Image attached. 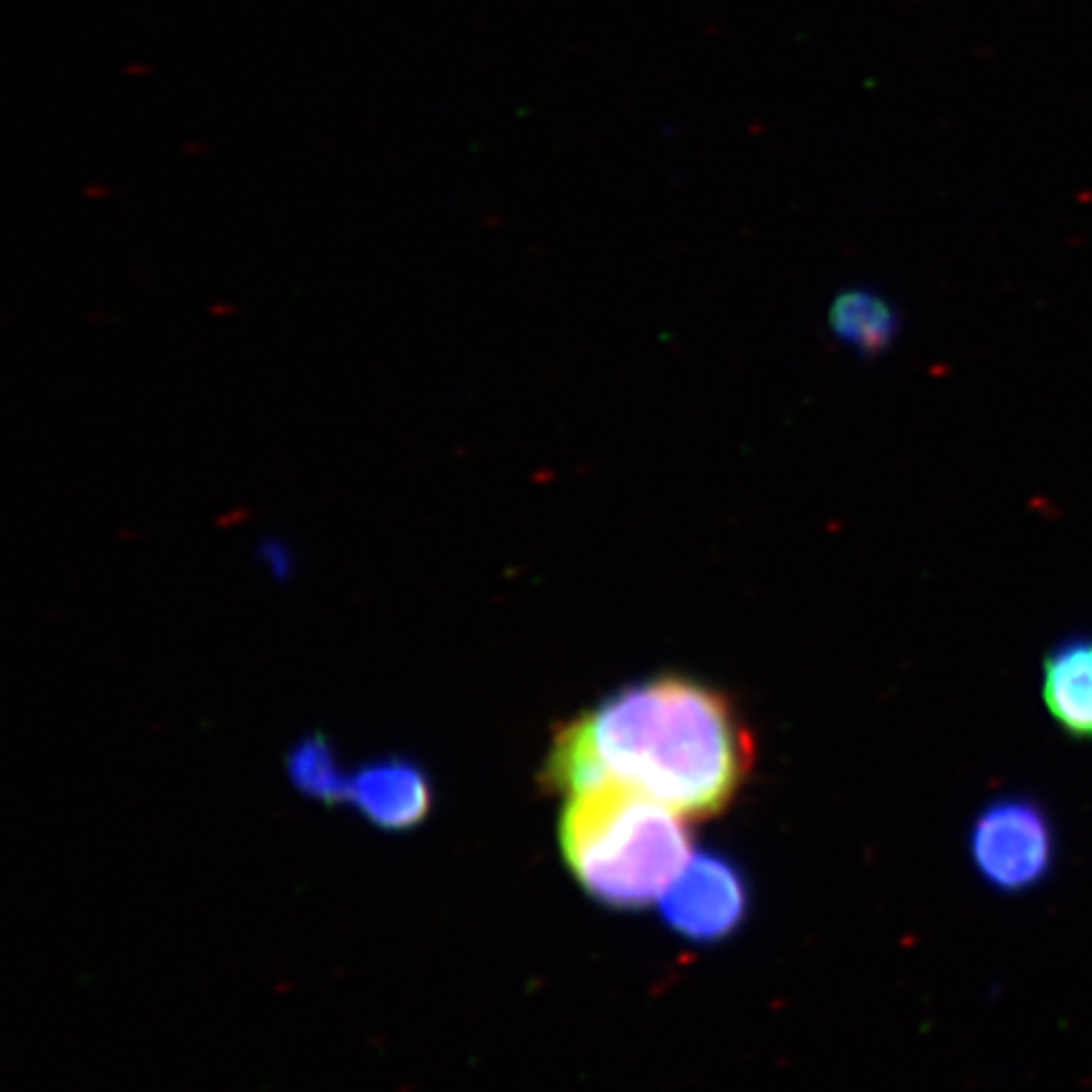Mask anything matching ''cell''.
I'll return each instance as SVG.
<instances>
[{
  "instance_id": "obj_1",
  "label": "cell",
  "mask_w": 1092,
  "mask_h": 1092,
  "mask_svg": "<svg viewBox=\"0 0 1092 1092\" xmlns=\"http://www.w3.org/2000/svg\"><path fill=\"white\" fill-rule=\"evenodd\" d=\"M754 739L721 688L688 673L620 685L562 723L542 784L571 794L614 782L685 819H711L736 802L754 769Z\"/></svg>"
},
{
  "instance_id": "obj_2",
  "label": "cell",
  "mask_w": 1092,
  "mask_h": 1092,
  "mask_svg": "<svg viewBox=\"0 0 1092 1092\" xmlns=\"http://www.w3.org/2000/svg\"><path fill=\"white\" fill-rule=\"evenodd\" d=\"M557 840L577 885L610 911L657 905L693 857L685 817L614 782L567 794Z\"/></svg>"
},
{
  "instance_id": "obj_3",
  "label": "cell",
  "mask_w": 1092,
  "mask_h": 1092,
  "mask_svg": "<svg viewBox=\"0 0 1092 1092\" xmlns=\"http://www.w3.org/2000/svg\"><path fill=\"white\" fill-rule=\"evenodd\" d=\"M971 868L1002 896H1022L1045 885L1057 862V832L1049 812L1027 794L986 802L968 827Z\"/></svg>"
},
{
  "instance_id": "obj_4",
  "label": "cell",
  "mask_w": 1092,
  "mask_h": 1092,
  "mask_svg": "<svg viewBox=\"0 0 1092 1092\" xmlns=\"http://www.w3.org/2000/svg\"><path fill=\"white\" fill-rule=\"evenodd\" d=\"M751 893L743 870L721 852H693L685 870L657 900L668 931L691 943H721L748 918Z\"/></svg>"
},
{
  "instance_id": "obj_5",
  "label": "cell",
  "mask_w": 1092,
  "mask_h": 1092,
  "mask_svg": "<svg viewBox=\"0 0 1092 1092\" xmlns=\"http://www.w3.org/2000/svg\"><path fill=\"white\" fill-rule=\"evenodd\" d=\"M342 805L357 809L377 830H415L433 809V784L420 764L387 756L344 776Z\"/></svg>"
},
{
  "instance_id": "obj_6",
  "label": "cell",
  "mask_w": 1092,
  "mask_h": 1092,
  "mask_svg": "<svg viewBox=\"0 0 1092 1092\" xmlns=\"http://www.w3.org/2000/svg\"><path fill=\"white\" fill-rule=\"evenodd\" d=\"M1039 696L1072 741H1092V633H1070L1042 657Z\"/></svg>"
},
{
  "instance_id": "obj_7",
  "label": "cell",
  "mask_w": 1092,
  "mask_h": 1092,
  "mask_svg": "<svg viewBox=\"0 0 1092 1092\" xmlns=\"http://www.w3.org/2000/svg\"><path fill=\"white\" fill-rule=\"evenodd\" d=\"M830 334L860 357H880L896 344L900 311L880 291L850 286L834 294L827 314Z\"/></svg>"
},
{
  "instance_id": "obj_8",
  "label": "cell",
  "mask_w": 1092,
  "mask_h": 1092,
  "mask_svg": "<svg viewBox=\"0 0 1092 1092\" xmlns=\"http://www.w3.org/2000/svg\"><path fill=\"white\" fill-rule=\"evenodd\" d=\"M286 769L294 787L304 791L306 797L319 799L327 807L342 805L347 771H342V766L337 764L327 739L308 736L299 746H294L286 759Z\"/></svg>"
}]
</instances>
